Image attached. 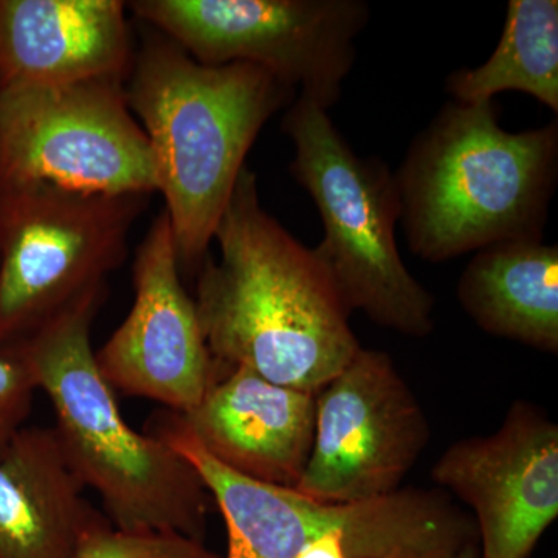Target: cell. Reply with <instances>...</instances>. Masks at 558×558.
I'll return each mask as SVG.
<instances>
[{"label": "cell", "mask_w": 558, "mask_h": 558, "mask_svg": "<svg viewBox=\"0 0 558 558\" xmlns=\"http://www.w3.org/2000/svg\"><path fill=\"white\" fill-rule=\"evenodd\" d=\"M213 241L220 256L202 264L194 296L213 359L317 395L362 347L329 271L260 205L247 165Z\"/></svg>", "instance_id": "obj_1"}, {"label": "cell", "mask_w": 558, "mask_h": 558, "mask_svg": "<svg viewBox=\"0 0 558 558\" xmlns=\"http://www.w3.org/2000/svg\"><path fill=\"white\" fill-rule=\"evenodd\" d=\"M148 32L124 95L153 150L180 274L197 275L250 148L295 90L258 65L199 64Z\"/></svg>", "instance_id": "obj_2"}, {"label": "cell", "mask_w": 558, "mask_h": 558, "mask_svg": "<svg viewBox=\"0 0 558 558\" xmlns=\"http://www.w3.org/2000/svg\"><path fill=\"white\" fill-rule=\"evenodd\" d=\"M106 293L84 296L9 354L49 398L70 468L100 497L113 527L204 542L211 495L199 473L170 444L128 424L98 369L92 323Z\"/></svg>", "instance_id": "obj_3"}, {"label": "cell", "mask_w": 558, "mask_h": 558, "mask_svg": "<svg viewBox=\"0 0 558 558\" xmlns=\"http://www.w3.org/2000/svg\"><path fill=\"white\" fill-rule=\"evenodd\" d=\"M557 174V120L509 132L494 101L450 102L395 172L411 252L444 263L499 242L543 240Z\"/></svg>", "instance_id": "obj_4"}, {"label": "cell", "mask_w": 558, "mask_h": 558, "mask_svg": "<svg viewBox=\"0 0 558 558\" xmlns=\"http://www.w3.org/2000/svg\"><path fill=\"white\" fill-rule=\"evenodd\" d=\"M148 433L199 473L226 521V558H295L330 532L344 535L348 558H453L469 543H478L475 521L444 490L405 487L366 501H318L227 469L174 411L154 417Z\"/></svg>", "instance_id": "obj_5"}, {"label": "cell", "mask_w": 558, "mask_h": 558, "mask_svg": "<svg viewBox=\"0 0 558 558\" xmlns=\"http://www.w3.org/2000/svg\"><path fill=\"white\" fill-rule=\"evenodd\" d=\"M281 128L295 148L290 174L322 216L325 236L315 253L344 306L403 336H429L435 329V299L400 256L395 172L377 157L357 156L329 110L306 98L290 102Z\"/></svg>", "instance_id": "obj_6"}, {"label": "cell", "mask_w": 558, "mask_h": 558, "mask_svg": "<svg viewBox=\"0 0 558 558\" xmlns=\"http://www.w3.org/2000/svg\"><path fill=\"white\" fill-rule=\"evenodd\" d=\"M149 197L46 185L0 190V352L108 289Z\"/></svg>", "instance_id": "obj_7"}, {"label": "cell", "mask_w": 558, "mask_h": 558, "mask_svg": "<svg viewBox=\"0 0 558 558\" xmlns=\"http://www.w3.org/2000/svg\"><path fill=\"white\" fill-rule=\"evenodd\" d=\"M137 20L204 65H258L325 110L354 68L362 0H134Z\"/></svg>", "instance_id": "obj_8"}, {"label": "cell", "mask_w": 558, "mask_h": 558, "mask_svg": "<svg viewBox=\"0 0 558 558\" xmlns=\"http://www.w3.org/2000/svg\"><path fill=\"white\" fill-rule=\"evenodd\" d=\"M159 193L148 137L123 80L0 92V190Z\"/></svg>", "instance_id": "obj_9"}, {"label": "cell", "mask_w": 558, "mask_h": 558, "mask_svg": "<svg viewBox=\"0 0 558 558\" xmlns=\"http://www.w3.org/2000/svg\"><path fill=\"white\" fill-rule=\"evenodd\" d=\"M315 402L314 447L295 490L318 501L354 502L402 488L432 428L387 352L360 348Z\"/></svg>", "instance_id": "obj_10"}, {"label": "cell", "mask_w": 558, "mask_h": 558, "mask_svg": "<svg viewBox=\"0 0 558 558\" xmlns=\"http://www.w3.org/2000/svg\"><path fill=\"white\" fill-rule=\"evenodd\" d=\"M433 481L468 505L481 558H529L558 517V427L517 400L486 436L450 444Z\"/></svg>", "instance_id": "obj_11"}, {"label": "cell", "mask_w": 558, "mask_h": 558, "mask_svg": "<svg viewBox=\"0 0 558 558\" xmlns=\"http://www.w3.org/2000/svg\"><path fill=\"white\" fill-rule=\"evenodd\" d=\"M132 310L95 352L113 391L189 413L218 374L193 296L180 278L171 222L161 211L137 248Z\"/></svg>", "instance_id": "obj_12"}, {"label": "cell", "mask_w": 558, "mask_h": 558, "mask_svg": "<svg viewBox=\"0 0 558 558\" xmlns=\"http://www.w3.org/2000/svg\"><path fill=\"white\" fill-rule=\"evenodd\" d=\"M178 414L201 446L227 469L271 486H299L314 447V392L271 384L253 371L218 363L204 399L189 413Z\"/></svg>", "instance_id": "obj_13"}, {"label": "cell", "mask_w": 558, "mask_h": 558, "mask_svg": "<svg viewBox=\"0 0 558 558\" xmlns=\"http://www.w3.org/2000/svg\"><path fill=\"white\" fill-rule=\"evenodd\" d=\"M126 11L121 0H0V92L126 80Z\"/></svg>", "instance_id": "obj_14"}, {"label": "cell", "mask_w": 558, "mask_h": 558, "mask_svg": "<svg viewBox=\"0 0 558 558\" xmlns=\"http://www.w3.org/2000/svg\"><path fill=\"white\" fill-rule=\"evenodd\" d=\"M110 523L92 506L54 427H24L0 457V558H69Z\"/></svg>", "instance_id": "obj_15"}, {"label": "cell", "mask_w": 558, "mask_h": 558, "mask_svg": "<svg viewBox=\"0 0 558 558\" xmlns=\"http://www.w3.org/2000/svg\"><path fill=\"white\" fill-rule=\"evenodd\" d=\"M462 310L484 332L558 352V245L499 242L478 250L458 282Z\"/></svg>", "instance_id": "obj_16"}, {"label": "cell", "mask_w": 558, "mask_h": 558, "mask_svg": "<svg viewBox=\"0 0 558 558\" xmlns=\"http://www.w3.org/2000/svg\"><path fill=\"white\" fill-rule=\"evenodd\" d=\"M454 101H494L517 90L558 112V2L510 0L505 31L484 64L459 69L447 80Z\"/></svg>", "instance_id": "obj_17"}, {"label": "cell", "mask_w": 558, "mask_h": 558, "mask_svg": "<svg viewBox=\"0 0 558 558\" xmlns=\"http://www.w3.org/2000/svg\"><path fill=\"white\" fill-rule=\"evenodd\" d=\"M69 558H222L204 542L170 532H126L108 523L90 532Z\"/></svg>", "instance_id": "obj_18"}, {"label": "cell", "mask_w": 558, "mask_h": 558, "mask_svg": "<svg viewBox=\"0 0 558 558\" xmlns=\"http://www.w3.org/2000/svg\"><path fill=\"white\" fill-rule=\"evenodd\" d=\"M36 391L28 366L17 355L0 352V457L27 427Z\"/></svg>", "instance_id": "obj_19"}, {"label": "cell", "mask_w": 558, "mask_h": 558, "mask_svg": "<svg viewBox=\"0 0 558 558\" xmlns=\"http://www.w3.org/2000/svg\"><path fill=\"white\" fill-rule=\"evenodd\" d=\"M295 558H348L347 539L340 532H330L304 546Z\"/></svg>", "instance_id": "obj_20"}, {"label": "cell", "mask_w": 558, "mask_h": 558, "mask_svg": "<svg viewBox=\"0 0 558 558\" xmlns=\"http://www.w3.org/2000/svg\"><path fill=\"white\" fill-rule=\"evenodd\" d=\"M453 558H481L478 543H469Z\"/></svg>", "instance_id": "obj_21"}]
</instances>
